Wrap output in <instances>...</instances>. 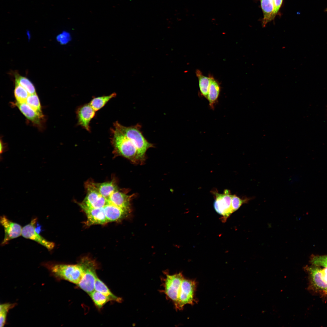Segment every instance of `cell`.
<instances>
[{"label":"cell","instance_id":"6da1fadb","mask_svg":"<svg viewBox=\"0 0 327 327\" xmlns=\"http://www.w3.org/2000/svg\"><path fill=\"white\" fill-rule=\"evenodd\" d=\"M111 143L114 152L125 157L134 163L144 161L133 142L114 126L111 129Z\"/></svg>","mask_w":327,"mask_h":327},{"label":"cell","instance_id":"7a4b0ae2","mask_svg":"<svg viewBox=\"0 0 327 327\" xmlns=\"http://www.w3.org/2000/svg\"><path fill=\"white\" fill-rule=\"evenodd\" d=\"M46 266L55 278L78 285L82 276L84 268L80 262L77 264L48 263Z\"/></svg>","mask_w":327,"mask_h":327},{"label":"cell","instance_id":"3957f363","mask_svg":"<svg viewBox=\"0 0 327 327\" xmlns=\"http://www.w3.org/2000/svg\"><path fill=\"white\" fill-rule=\"evenodd\" d=\"M113 125L118 129L125 136L130 139L137 147L140 156L144 160L145 153L149 148L153 147V144L149 142L144 136L139 124L128 127L125 126L117 121Z\"/></svg>","mask_w":327,"mask_h":327},{"label":"cell","instance_id":"277c9868","mask_svg":"<svg viewBox=\"0 0 327 327\" xmlns=\"http://www.w3.org/2000/svg\"><path fill=\"white\" fill-rule=\"evenodd\" d=\"M83 265L84 272L81 280L77 285L89 294L94 290V285L97 277L96 273L97 265L92 260L84 258L80 262Z\"/></svg>","mask_w":327,"mask_h":327},{"label":"cell","instance_id":"5b68a950","mask_svg":"<svg viewBox=\"0 0 327 327\" xmlns=\"http://www.w3.org/2000/svg\"><path fill=\"white\" fill-rule=\"evenodd\" d=\"M87 195L84 200L79 203L80 206L90 208L104 207L108 203L107 200L100 193L95 183L92 181L85 184Z\"/></svg>","mask_w":327,"mask_h":327},{"label":"cell","instance_id":"8992f818","mask_svg":"<svg viewBox=\"0 0 327 327\" xmlns=\"http://www.w3.org/2000/svg\"><path fill=\"white\" fill-rule=\"evenodd\" d=\"M196 286V283L194 280L183 278L178 301L175 305L176 310H182L186 304L193 305L196 302L194 294Z\"/></svg>","mask_w":327,"mask_h":327},{"label":"cell","instance_id":"52a82bcc","mask_svg":"<svg viewBox=\"0 0 327 327\" xmlns=\"http://www.w3.org/2000/svg\"><path fill=\"white\" fill-rule=\"evenodd\" d=\"M217 191L212 192L215 197L213 207L216 211L222 216L223 222H225L233 213L231 207L232 195L230 191L227 189L225 190L222 194L219 193Z\"/></svg>","mask_w":327,"mask_h":327},{"label":"cell","instance_id":"ba28073f","mask_svg":"<svg viewBox=\"0 0 327 327\" xmlns=\"http://www.w3.org/2000/svg\"><path fill=\"white\" fill-rule=\"evenodd\" d=\"M166 274L164 280L163 291L167 297L172 301L175 305L178 301L181 283L184 277L181 272L173 275Z\"/></svg>","mask_w":327,"mask_h":327},{"label":"cell","instance_id":"9c48e42d","mask_svg":"<svg viewBox=\"0 0 327 327\" xmlns=\"http://www.w3.org/2000/svg\"><path fill=\"white\" fill-rule=\"evenodd\" d=\"M36 218L22 227L21 235L24 238L33 240L45 247L48 250L53 249L55 246L54 243L48 241L42 236L36 230Z\"/></svg>","mask_w":327,"mask_h":327},{"label":"cell","instance_id":"30bf717a","mask_svg":"<svg viewBox=\"0 0 327 327\" xmlns=\"http://www.w3.org/2000/svg\"><path fill=\"white\" fill-rule=\"evenodd\" d=\"M0 222L3 227L5 233L1 245H5L11 240L21 235L22 227L19 224L10 220L5 216L3 215L1 216Z\"/></svg>","mask_w":327,"mask_h":327},{"label":"cell","instance_id":"8fae6325","mask_svg":"<svg viewBox=\"0 0 327 327\" xmlns=\"http://www.w3.org/2000/svg\"><path fill=\"white\" fill-rule=\"evenodd\" d=\"M96 112L89 103L79 107L76 111L78 124L87 131L90 132V124L95 116Z\"/></svg>","mask_w":327,"mask_h":327},{"label":"cell","instance_id":"7c38bea8","mask_svg":"<svg viewBox=\"0 0 327 327\" xmlns=\"http://www.w3.org/2000/svg\"><path fill=\"white\" fill-rule=\"evenodd\" d=\"M80 207L86 216L87 225H104L108 223L103 207L94 208Z\"/></svg>","mask_w":327,"mask_h":327},{"label":"cell","instance_id":"4fadbf2b","mask_svg":"<svg viewBox=\"0 0 327 327\" xmlns=\"http://www.w3.org/2000/svg\"><path fill=\"white\" fill-rule=\"evenodd\" d=\"M132 197L117 189L107 199L108 203L131 212L130 201Z\"/></svg>","mask_w":327,"mask_h":327},{"label":"cell","instance_id":"5bb4252c","mask_svg":"<svg viewBox=\"0 0 327 327\" xmlns=\"http://www.w3.org/2000/svg\"><path fill=\"white\" fill-rule=\"evenodd\" d=\"M103 208L108 223L121 221L131 213L108 203Z\"/></svg>","mask_w":327,"mask_h":327},{"label":"cell","instance_id":"9a60e30c","mask_svg":"<svg viewBox=\"0 0 327 327\" xmlns=\"http://www.w3.org/2000/svg\"><path fill=\"white\" fill-rule=\"evenodd\" d=\"M306 269L309 274L314 287L325 293L327 290V283L323 279L322 269L315 266L307 267Z\"/></svg>","mask_w":327,"mask_h":327},{"label":"cell","instance_id":"2e32d148","mask_svg":"<svg viewBox=\"0 0 327 327\" xmlns=\"http://www.w3.org/2000/svg\"><path fill=\"white\" fill-rule=\"evenodd\" d=\"M260 0L263 13L262 26L265 27L268 23L273 20L276 17L275 4L274 0Z\"/></svg>","mask_w":327,"mask_h":327},{"label":"cell","instance_id":"e0dca14e","mask_svg":"<svg viewBox=\"0 0 327 327\" xmlns=\"http://www.w3.org/2000/svg\"><path fill=\"white\" fill-rule=\"evenodd\" d=\"M16 104L21 112L28 119L36 124H40L41 119L43 116L40 115L26 102H16Z\"/></svg>","mask_w":327,"mask_h":327},{"label":"cell","instance_id":"ac0fdd59","mask_svg":"<svg viewBox=\"0 0 327 327\" xmlns=\"http://www.w3.org/2000/svg\"><path fill=\"white\" fill-rule=\"evenodd\" d=\"M210 83L207 99L210 107L213 109L220 94V87L218 83L213 78L210 77Z\"/></svg>","mask_w":327,"mask_h":327},{"label":"cell","instance_id":"d6986e66","mask_svg":"<svg viewBox=\"0 0 327 327\" xmlns=\"http://www.w3.org/2000/svg\"><path fill=\"white\" fill-rule=\"evenodd\" d=\"M94 290L98 291L106 296L109 301L117 302H121V298L114 295L109 290L107 286L98 277H97L94 285Z\"/></svg>","mask_w":327,"mask_h":327},{"label":"cell","instance_id":"ffe728a7","mask_svg":"<svg viewBox=\"0 0 327 327\" xmlns=\"http://www.w3.org/2000/svg\"><path fill=\"white\" fill-rule=\"evenodd\" d=\"M116 94L113 93L109 95L94 97L89 103L95 111L100 110L112 98L116 97Z\"/></svg>","mask_w":327,"mask_h":327},{"label":"cell","instance_id":"44dd1931","mask_svg":"<svg viewBox=\"0 0 327 327\" xmlns=\"http://www.w3.org/2000/svg\"><path fill=\"white\" fill-rule=\"evenodd\" d=\"M95 184L101 194L106 199L118 189L116 184L112 181L101 183H95Z\"/></svg>","mask_w":327,"mask_h":327},{"label":"cell","instance_id":"7402d4cb","mask_svg":"<svg viewBox=\"0 0 327 327\" xmlns=\"http://www.w3.org/2000/svg\"><path fill=\"white\" fill-rule=\"evenodd\" d=\"M15 84L21 85L28 92L29 94L36 93L35 89L32 83L27 78L21 76L17 72L14 74Z\"/></svg>","mask_w":327,"mask_h":327},{"label":"cell","instance_id":"603a6c76","mask_svg":"<svg viewBox=\"0 0 327 327\" xmlns=\"http://www.w3.org/2000/svg\"><path fill=\"white\" fill-rule=\"evenodd\" d=\"M196 74L199 80V88L201 93L204 97L207 99L210 83V77L203 75L199 70L196 71Z\"/></svg>","mask_w":327,"mask_h":327},{"label":"cell","instance_id":"cb8c5ba5","mask_svg":"<svg viewBox=\"0 0 327 327\" xmlns=\"http://www.w3.org/2000/svg\"><path fill=\"white\" fill-rule=\"evenodd\" d=\"M91 298L97 307L101 308L108 301L109 299L105 296L96 290L89 294Z\"/></svg>","mask_w":327,"mask_h":327},{"label":"cell","instance_id":"d4e9b609","mask_svg":"<svg viewBox=\"0 0 327 327\" xmlns=\"http://www.w3.org/2000/svg\"><path fill=\"white\" fill-rule=\"evenodd\" d=\"M25 102L40 115L43 116L40 101L36 93L30 94Z\"/></svg>","mask_w":327,"mask_h":327},{"label":"cell","instance_id":"484cf974","mask_svg":"<svg viewBox=\"0 0 327 327\" xmlns=\"http://www.w3.org/2000/svg\"><path fill=\"white\" fill-rule=\"evenodd\" d=\"M14 95L17 102L22 103L25 102L30 95L27 90L21 85L15 84Z\"/></svg>","mask_w":327,"mask_h":327},{"label":"cell","instance_id":"4316f807","mask_svg":"<svg viewBox=\"0 0 327 327\" xmlns=\"http://www.w3.org/2000/svg\"><path fill=\"white\" fill-rule=\"evenodd\" d=\"M14 306V304L8 303L0 305V325L1 327H3L4 326L6 321L7 313L9 310Z\"/></svg>","mask_w":327,"mask_h":327},{"label":"cell","instance_id":"83f0119b","mask_svg":"<svg viewBox=\"0 0 327 327\" xmlns=\"http://www.w3.org/2000/svg\"><path fill=\"white\" fill-rule=\"evenodd\" d=\"M310 261L314 266L327 267V255L313 256Z\"/></svg>","mask_w":327,"mask_h":327},{"label":"cell","instance_id":"f1b7e54d","mask_svg":"<svg viewBox=\"0 0 327 327\" xmlns=\"http://www.w3.org/2000/svg\"><path fill=\"white\" fill-rule=\"evenodd\" d=\"M249 200L247 198L241 199L236 195H232L231 207L233 213L238 210L243 203H246Z\"/></svg>","mask_w":327,"mask_h":327},{"label":"cell","instance_id":"f546056e","mask_svg":"<svg viewBox=\"0 0 327 327\" xmlns=\"http://www.w3.org/2000/svg\"><path fill=\"white\" fill-rule=\"evenodd\" d=\"M57 39L61 44L68 43L71 39L70 34L66 31H63L57 37Z\"/></svg>","mask_w":327,"mask_h":327},{"label":"cell","instance_id":"4dcf8cb0","mask_svg":"<svg viewBox=\"0 0 327 327\" xmlns=\"http://www.w3.org/2000/svg\"><path fill=\"white\" fill-rule=\"evenodd\" d=\"M283 0H274L275 9V15L276 16L281 7Z\"/></svg>","mask_w":327,"mask_h":327},{"label":"cell","instance_id":"1f68e13d","mask_svg":"<svg viewBox=\"0 0 327 327\" xmlns=\"http://www.w3.org/2000/svg\"><path fill=\"white\" fill-rule=\"evenodd\" d=\"M323 278L324 280L327 283V267L322 269Z\"/></svg>","mask_w":327,"mask_h":327},{"label":"cell","instance_id":"d6a6232c","mask_svg":"<svg viewBox=\"0 0 327 327\" xmlns=\"http://www.w3.org/2000/svg\"><path fill=\"white\" fill-rule=\"evenodd\" d=\"M6 150V147L5 146L2 140L0 141V153L1 154H2Z\"/></svg>","mask_w":327,"mask_h":327},{"label":"cell","instance_id":"836d02e7","mask_svg":"<svg viewBox=\"0 0 327 327\" xmlns=\"http://www.w3.org/2000/svg\"><path fill=\"white\" fill-rule=\"evenodd\" d=\"M325 293H326V294H327V291H326V292H325Z\"/></svg>","mask_w":327,"mask_h":327},{"label":"cell","instance_id":"e575fe53","mask_svg":"<svg viewBox=\"0 0 327 327\" xmlns=\"http://www.w3.org/2000/svg\"><path fill=\"white\" fill-rule=\"evenodd\" d=\"M325 11H326V12H327V9H326V10H325Z\"/></svg>","mask_w":327,"mask_h":327}]
</instances>
